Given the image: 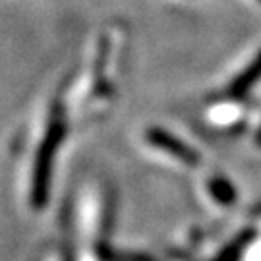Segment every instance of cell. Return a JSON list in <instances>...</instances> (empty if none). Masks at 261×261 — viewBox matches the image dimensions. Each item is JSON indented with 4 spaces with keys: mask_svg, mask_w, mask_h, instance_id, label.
Returning a JSON list of instances; mask_svg holds the SVG:
<instances>
[{
    "mask_svg": "<svg viewBox=\"0 0 261 261\" xmlns=\"http://www.w3.org/2000/svg\"><path fill=\"white\" fill-rule=\"evenodd\" d=\"M97 255L101 261H155L149 255H143V253H124V252H116L105 244H99L97 246Z\"/></svg>",
    "mask_w": 261,
    "mask_h": 261,
    "instance_id": "obj_6",
    "label": "cell"
},
{
    "mask_svg": "<svg viewBox=\"0 0 261 261\" xmlns=\"http://www.w3.org/2000/svg\"><path fill=\"white\" fill-rule=\"evenodd\" d=\"M66 136L64 118L55 112L48 122L45 138L41 141L33 165V178H31V205L35 209H43L48 203L50 196V180H53V167H55L56 151Z\"/></svg>",
    "mask_w": 261,
    "mask_h": 261,
    "instance_id": "obj_1",
    "label": "cell"
},
{
    "mask_svg": "<svg viewBox=\"0 0 261 261\" xmlns=\"http://www.w3.org/2000/svg\"><path fill=\"white\" fill-rule=\"evenodd\" d=\"M255 143L261 147V126H259V130H257V134H255Z\"/></svg>",
    "mask_w": 261,
    "mask_h": 261,
    "instance_id": "obj_7",
    "label": "cell"
},
{
    "mask_svg": "<svg viewBox=\"0 0 261 261\" xmlns=\"http://www.w3.org/2000/svg\"><path fill=\"white\" fill-rule=\"evenodd\" d=\"M257 234H259L257 228H244V230H240L211 261H240L244 252L255 242Z\"/></svg>",
    "mask_w": 261,
    "mask_h": 261,
    "instance_id": "obj_4",
    "label": "cell"
},
{
    "mask_svg": "<svg viewBox=\"0 0 261 261\" xmlns=\"http://www.w3.org/2000/svg\"><path fill=\"white\" fill-rule=\"evenodd\" d=\"M261 80V48L259 53L253 56V60L244 68L240 74L234 77L230 85L226 87V97L228 99H242L253 89V85Z\"/></svg>",
    "mask_w": 261,
    "mask_h": 261,
    "instance_id": "obj_3",
    "label": "cell"
},
{
    "mask_svg": "<svg viewBox=\"0 0 261 261\" xmlns=\"http://www.w3.org/2000/svg\"><path fill=\"white\" fill-rule=\"evenodd\" d=\"M207 188H209L211 197H213L217 203H221V205H232L234 201H236V188L226 178L223 176L211 178Z\"/></svg>",
    "mask_w": 261,
    "mask_h": 261,
    "instance_id": "obj_5",
    "label": "cell"
},
{
    "mask_svg": "<svg viewBox=\"0 0 261 261\" xmlns=\"http://www.w3.org/2000/svg\"><path fill=\"white\" fill-rule=\"evenodd\" d=\"M259 2H261V0H259Z\"/></svg>",
    "mask_w": 261,
    "mask_h": 261,
    "instance_id": "obj_8",
    "label": "cell"
},
{
    "mask_svg": "<svg viewBox=\"0 0 261 261\" xmlns=\"http://www.w3.org/2000/svg\"><path fill=\"white\" fill-rule=\"evenodd\" d=\"M145 140H147L149 145L165 151L172 157H176L180 163H184L188 167L199 165V155L196 153V149H192L190 145H186L182 140H178L176 136L168 134L163 128H149L145 132Z\"/></svg>",
    "mask_w": 261,
    "mask_h": 261,
    "instance_id": "obj_2",
    "label": "cell"
}]
</instances>
